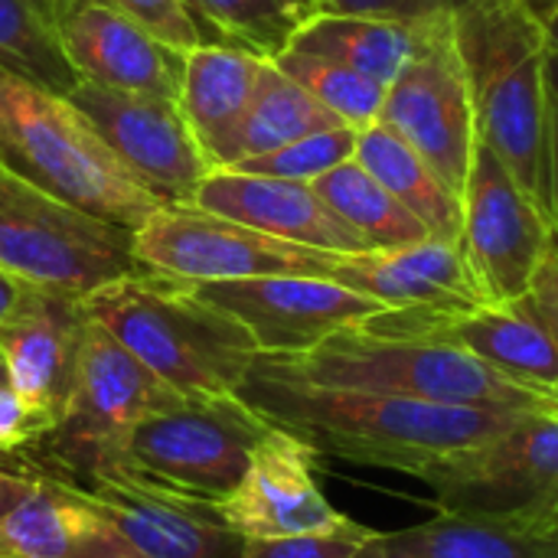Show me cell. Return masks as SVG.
<instances>
[{"instance_id": "3957f363", "label": "cell", "mask_w": 558, "mask_h": 558, "mask_svg": "<svg viewBox=\"0 0 558 558\" xmlns=\"http://www.w3.org/2000/svg\"><path fill=\"white\" fill-rule=\"evenodd\" d=\"M82 304L183 399L239 396L258 360L252 333L190 281L141 271L92 291Z\"/></svg>"}, {"instance_id": "d590c367", "label": "cell", "mask_w": 558, "mask_h": 558, "mask_svg": "<svg viewBox=\"0 0 558 558\" xmlns=\"http://www.w3.org/2000/svg\"><path fill=\"white\" fill-rule=\"evenodd\" d=\"M56 425L29 409L10 386H0V451H16L36 438H49Z\"/></svg>"}, {"instance_id": "60d3db41", "label": "cell", "mask_w": 558, "mask_h": 558, "mask_svg": "<svg viewBox=\"0 0 558 558\" xmlns=\"http://www.w3.org/2000/svg\"><path fill=\"white\" fill-rule=\"evenodd\" d=\"M546 85H549L553 108L558 111V52L553 46H549V56H546Z\"/></svg>"}, {"instance_id": "8fae6325", "label": "cell", "mask_w": 558, "mask_h": 558, "mask_svg": "<svg viewBox=\"0 0 558 558\" xmlns=\"http://www.w3.org/2000/svg\"><path fill=\"white\" fill-rule=\"evenodd\" d=\"M379 124L409 141L461 196L477 147V118L451 16L425 23L405 69L389 82Z\"/></svg>"}, {"instance_id": "6da1fadb", "label": "cell", "mask_w": 558, "mask_h": 558, "mask_svg": "<svg viewBox=\"0 0 558 558\" xmlns=\"http://www.w3.org/2000/svg\"><path fill=\"white\" fill-rule=\"evenodd\" d=\"M239 396L268 425L301 438L317 454L412 477L523 415L324 386L281 369L265 353H258Z\"/></svg>"}, {"instance_id": "f35d334b", "label": "cell", "mask_w": 558, "mask_h": 558, "mask_svg": "<svg viewBox=\"0 0 558 558\" xmlns=\"http://www.w3.org/2000/svg\"><path fill=\"white\" fill-rule=\"evenodd\" d=\"M20 294H23V281H16L13 275H7V271L0 268V324L10 317V311L16 307Z\"/></svg>"}, {"instance_id": "4316f807", "label": "cell", "mask_w": 558, "mask_h": 558, "mask_svg": "<svg viewBox=\"0 0 558 558\" xmlns=\"http://www.w3.org/2000/svg\"><path fill=\"white\" fill-rule=\"evenodd\" d=\"M314 190L324 196V203L353 229L360 232L373 248H402L428 239L432 232L425 222L409 213L363 163L353 157L314 180Z\"/></svg>"}, {"instance_id": "4fadbf2b", "label": "cell", "mask_w": 558, "mask_h": 558, "mask_svg": "<svg viewBox=\"0 0 558 558\" xmlns=\"http://www.w3.org/2000/svg\"><path fill=\"white\" fill-rule=\"evenodd\" d=\"M69 101L147 190L163 203H193L213 163L173 98L78 78L69 88Z\"/></svg>"}, {"instance_id": "603a6c76", "label": "cell", "mask_w": 558, "mask_h": 558, "mask_svg": "<svg viewBox=\"0 0 558 558\" xmlns=\"http://www.w3.org/2000/svg\"><path fill=\"white\" fill-rule=\"evenodd\" d=\"M0 558H137V553L85 490L36 481L33 494L0 520Z\"/></svg>"}, {"instance_id": "44dd1931", "label": "cell", "mask_w": 558, "mask_h": 558, "mask_svg": "<svg viewBox=\"0 0 558 558\" xmlns=\"http://www.w3.org/2000/svg\"><path fill=\"white\" fill-rule=\"evenodd\" d=\"M330 278L350 291H360L383 307H435L458 311L484 304L461 242L422 239L402 248H376L363 255H343Z\"/></svg>"}, {"instance_id": "1f68e13d", "label": "cell", "mask_w": 558, "mask_h": 558, "mask_svg": "<svg viewBox=\"0 0 558 558\" xmlns=\"http://www.w3.org/2000/svg\"><path fill=\"white\" fill-rule=\"evenodd\" d=\"M222 36L262 52L275 56L288 46L298 20L278 0H190Z\"/></svg>"}, {"instance_id": "f6af8a7d", "label": "cell", "mask_w": 558, "mask_h": 558, "mask_svg": "<svg viewBox=\"0 0 558 558\" xmlns=\"http://www.w3.org/2000/svg\"><path fill=\"white\" fill-rule=\"evenodd\" d=\"M0 386H10V369H7V360L0 353Z\"/></svg>"}, {"instance_id": "7402d4cb", "label": "cell", "mask_w": 558, "mask_h": 558, "mask_svg": "<svg viewBox=\"0 0 558 558\" xmlns=\"http://www.w3.org/2000/svg\"><path fill=\"white\" fill-rule=\"evenodd\" d=\"M265 59L242 43H203L183 56L177 105L213 170L239 160V134Z\"/></svg>"}, {"instance_id": "ac0fdd59", "label": "cell", "mask_w": 558, "mask_h": 558, "mask_svg": "<svg viewBox=\"0 0 558 558\" xmlns=\"http://www.w3.org/2000/svg\"><path fill=\"white\" fill-rule=\"evenodd\" d=\"M56 29L78 78L177 101L186 52H177L121 10L101 0H59Z\"/></svg>"}, {"instance_id": "5b68a950", "label": "cell", "mask_w": 558, "mask_h": 558, "mask_svg": "<svg viewBox=\"0 0 558 558\" xmlns=\"http://www.w3.org/2000/svg\"><path fill=\"white\" fill-rule=\"evenodd\" d=\"M265 356L281 369L324 386L369 389L418 402L494 412H558V402L507 379L504 373L454 343L373 333L360 324L327 337L307 353Z\"/></svg>"}, {"instance_id": "8992f818", "label": "cell", "mask_w": 558, "mask_h": 558, "mask_svg": "<svg viewBox=\"0 0 558 558\" xmlns=\"http://www.w3.org/2000/svg\"><path fill=\"white\" fill-rule=\"evenodd\" d=\"M0 268L29 288L78 301L147 271L134 252V229L78 209L7 167H0Z\"/></svg>"}, {"instance_id": "7a4b0ae2", "label": "cell", "mask_w": 558, "mask_h": 558, "mask_svg": "<svg viewBox=\"0 0 558 558\" xmlns=\"http://www.w3.org/2000/svg\"><path fill=\"white\" fill-rule=\"evenodd\" d=\"M451 29L468 72L477 141H484L536 206L553 216L546 23L520 0H464L451 16Z\"/></svg>"}, {"instance_id": "d6986e66", "label": "cell", "mask_w": 558, "mask_h": 558, "mask_svg": "<svg viewBox=\"0 0 558 558\" xmlns=\"http://www.w3.org/2000/svg\"><path fill=\"white\" fill-rule=\"evenodd\" d=\"M88 314L78 298L23 284L10 317L0 324V353L10 369V389L52 425H59Z\"/></svg>"}, {"instance_id": "f546056e", "label": "cell", "mask_w": 558, "mask_h": 558, "mask_svg": "<svg viewBox=\"0 0 558 558\" xmlns=\"http://www.w3.org/2000/svg\"><path fill=\"white\" fill-rule=\"evenodd\" d=\"M271 62L284 75H291L301 88H307L327 111H333L353 131H363L379 121L383 98H386L389 85H383L343 62H333V59H324V56H314V52H304L294 46H284L281 52H275Z\"/></svg>"}, {"instance_id": "52a82bcc", "label": "cell", "mask_w": 558, "mask_h": 558, "mask_svg": "<svg viewBox=\"0 0 558 558\" xmlns=\"http://www.w3.org/2000/svg\"><path fill=\"white\" fill-rule=\"evenodd\" d=\"M268 432L271 425L242 396L177 399L147 415L105 468H121L177 494L219 504L235 490L255 445Z\"/></svg>"}, {"instance_id": "9c48e42d", "label": "cell", "mask_w": 558, "mask_h": 558, "mask_svg": "<svg viewBox=\"0 0 558 558\" xmlns=\"http://www.w3.org/2000/svg\"><path fill=\"white\" fill-rule=\"evenodd\" d=\"M134 252L147 271L190 281H242L265 275H317L330 278L343 255L294 245L252 226L226 219L196 203L160 206L134 229Z\"/></svg>"}, {"instance_id": "ee69618b", "label": "cell", "mask_w": 558, "mask_h": 558, "mask_svg": "<svg viewBox=\"0 0 558 558\" xmlns=\"http://www.w3.org/2000/svg\"><path fill=\"white\" fill-rule=\"evenodd\" d=\"M546 36H549V46L558 52V13L546 23Z\"/></svg>"}, {"instance_id": "7c38bea8", "label": "cell", "mask_w": 558, "mask_h": 558, "mask_svg": "<svg viewBox=\"0 0 558 558\" xmlns=\"http://www.w3.org/2000/svg\"><path fill=\"white\" fill-rule=\"evenodd\" d=\"M461 206V248L481 298L487 304H517L553 248L549 216L484 141L474 147Z\"/></svg>"}, {"instance_id": "5bb4252c", "label": "cell", "mask_w": 558, "mask_h": 558, "mask_svg": "<svg viewBox=\"0 0 558 558\" xmlns=\"http://www.w3.org/2000/svg\"><path fill=\"white\" fill-rule=\"evenodd\" d=\"M199 298L235 317L258 353L298 356L327 337L386 311L379 301L317 275H265L242 281L193 284Z\"/></svg>"}, {"instance_id": "b9f144b4", "label": "cell", "mask_w": 558, "mask_h": 558, "mask_svg": "<svg viewBox=\"0 0 558 558\" xmlns=\"http://www.w3.org/2000/svg\"><path fill=\"white\" fill-rule=\"evenodd\" d=\"M536 20H543V23H549L553 16L558 13V0H520Z\"/></svg>"}, {"instance_id": "277c9868", "label": "cell", "mask_w": 558, "mask_h": 558, "mask_svg": "<svg viewBox=\"0 0 558 558\" xmlns=\"http://www.w3.org/2000/svg\"><path fill=\"white\" fill-rule=\"evenodd\" d=\"M0 167L124 229H141L170 206L114 157L69 95L7 69H0Z\"/></svg>"}, {"instance_id": "484cf974", "label": "cell", "mask_w": 558, "mask_h": 558, "mask_svg": "<svg viewBox=\"0 0 558 558\" xmlns=\"http://www.w3.org/2000/svg\"><path fill=\"white\" fill-rule=\"evenodd\" d=\"M435 23V20H432ZM425 23H402L386 16L314 13L288 39V46L343 62L383 85H389L412 59Z\"/></svg>"}, {"instance_id": "30bf717a", "label": "cell", "mask_w": 558, "mask_h": 558, "mask_svg": "<svg viewBox=\"0 0 558 558\" xmlns=\"http://www.w3.org/2000/svg\"><path fill=\"white\" fill-rule=\"evenodd\" d=\"M177 396L111 330L88 317L65 412L49 435L56 454L85 477L111 464L128 435Z\"/></svg>"}, {"instance_id": "d4e9b609", "label": "cell", "mask_w": 558, "mask_h": 558, "mask_svg": "<svg viewBox=\"0 0 558 558\" xmlns=\"http://www.w3.org/2000/svg\"><path fill=\"white\" fill-rule=\"evenodd\" d=\"M353 160L363 163L409 213H415L435 239L461 242V196L425 163V157L386 124L356 131Z\"/></svg>"}, {"instance_id": "f1b7e54d", "label": "cell", "mask_w": 558, "mask_h": 558, "mask_svg": "<svg viewBox=\"0 0 558 558\" xmlns=\"http://www.w3.org/2000/svg\"><path fill=\"white\" fill-rule=\"evenodd\" d=\"M0 69L59 95H69L78 82L62 49L56 13L43 0H0Z\"/></svg>"}, {"instance_id": "74e56055", "label": "cell", "mask_w": 558, "mask_h": 558, "mask_svg": "<svg viewBox=\"0 0 558 558\" xmlns=\"http://www.w3.org/2000/svg\"><path fill=\"white\" fill-rule=\"evenodd\" d=\"M36 487V477H23V474H10V471H0V520L16 510Z\"/></svg>"}, {"instance_id": "83f0119b", "label": "cell", "mask_w": 558, "mask_h": 558, "mask_svg": "<svg viewBox=\"0 0 558 558\" xmlns=\"http://www.w3.org/2000/svg\"><path fill=\"white\" fill-rule=\"evenodd\" d=\"M340 124L343 121L333 111H327L307 88H301L291 75H284L271 59H265L239 134V160L268 154L304 134L340 128Z\"/></svg>"}, {"instance_id": "9a60e30c", "label": "cell", "mask_w": 558, "mask_h": 558, "mask_svg": "<svg viewBox=\"0 0 558 558\" xmlns=\"http://www.w3.org/2000/svg\"><path fill=\"white\" fill-rule=\"evenodd\" d=\"M360 327L389 337H425L454 343L507 379L558 402V350L539 320L517 304H474L458 311L396 307L379 311Z\"/></svg>"}, {"instance_id": "e0dca14e", "label": "cell", "mask_w": 558, "mask_h": 558, "mask_svg": "<svg viewBox=\"0 0 558 558\" xmlns=\"http://www.w3.org/2000/svg\"><path fill=\"white\" fill-rule=\"evenodd\" d=\"M317 451L271 425L255 445L235 490L219 500L222 520L242 539L337 533L353 520L330 507L314 477Z\"/></svg>"}, {"instance_id": "cb8c5ba5", "label": "cell", "mask_w": 558, "mask_h": 558, "mask_svg": "<svg viewBox=\"0 0 558 558\" xmlns=\"http://www.w3.org/2000/svg\"><path fill=\"white\" fill-rule=\"evenodd\" d=\"M356 558H558V523L523 526L438 510L392 533H373Z\"/></svg>"}, {"instance_id": "ab89813d", "label": "cell", "mask_w": 558, "mask_h": 558, "mask_svg": "<svg viewBox=\"0 0 558 558\" xmlns=\"http://www.w3.org/2000/svg\"><path fill=\"white\" fill-rule=\"evenodd\" d=\"M553 248L558 252V111L553 108Z\"/></svg>"}, {"instance_id": "7bdbcfd3", "label": "cell", "mask_w": 558, "mask_h": 558, "mask_svg": "<svg viewBox=\"0 0 558 558\" xmlns=\"http://www.w3.org/2000/svg\"><path fill=\"white\" fill-rule=\"evenodd\" d=\"M294 20H298V26L307 20V16H314V0H278Z\"/></svg>"}, {"instance_id": "836d02e7", "label": "cell", "mask_w": 558, "mask_h": 558, "mask_svg": "<svg viewBox=\"0 0 558 558\" xmlns=\"http://www.w3.org/2000/svg\"><path fill=\"white\" fill-rule=\"evenodd\" d=\"M376 530L350 523L337 533L317 536H278V539H245L239 558H356L360 546Z\"/></svg>"}, {"instance_id": "4dcf8cb0", "label": "cell", "mask_w": 558, "mask_h": 558, "mask_svg": "<svg viewBox=\"0 0 558 558\" xmlns=\"http://www.w3.org/2000/svg\"><path fill=\"white\" fill-rule=\"evenodd\" d=\"M356 150V131L350 124L327 128L304 134L284 147H275L258 157H245L232 163V170L242 173H262V177H278V180H298V183H314L343 160H350Z\"/></svg>"}, {"instance_id": "e575fe53", "label": "cell", "mask_w": 558, "mask_h": 558, "mask_svg": "<svg viewBox=\"0 0 558 558\" xmlns=\"http://www.w3.org/2000/svg\"><path fill=\"white\" fill-rule=\"evenodd\" d=\"M464 0H314V13H350V16H386L402 23H432L454 16Z\"/></svg>"}, {"instance_id": "bcb514c9", "label": "cell", "mask_w": 558, "mask_h": 558, "mask_svg": "<svg viewBox=\"0 0 558 558\" xmlns=\"http://www.w3.org/2000/svg\"><path fill=\"white\" fill-rule=\"evenodd\" d=\"M43 3H46V7H49L52 13H56V7H59V0H43Z\"/></svg>"}, {"instance_id": "ba28073f", "label": "cell", "mask_w": 558, "mask_h": 558, "mask_svg": "<svg viewBox=\"0 0 558 558\" xmlns=\"http://www.w3.org/2000/svg\"><path fill=\"white\" fill-rule=\"evenodd\" d=\"M418 481L438 510L497 523H558V412H523L490 438L451 451Z\"/></svg>"}, {"instance_id": "d6a6232c", "label": "cell", "mask_w": 558, "mask_h": 558, "mask_svg": "<svg viewBox=\"0 0 558 558\" xmlns=\"http://www.w3.org/2000/svg\"><path fill=\"white\" fill-rule=\"evenodd\" d=\"M144 29H150L157 39L173 46L177 52H190L203 43H235L222 36L190 0H101Z\"/></svg>"}, {"instance_id": "2e32d148", "label": "cell", "mask_w": 558, "mask_h": 558, "mask_svg": "<svg viewBox=\"0 0 558 558\" xmlns=\"http://www.w3.org/2000/svg\"><path fill=\"white\" fill-rule=\"evenodd\" d=\"M85 490L118 526L137 558H239L245 539L222 520L219 504L177 494L121 468L88 474Z\"/></svg>"}, {"instance_id": "8d00e7d4", "label": "cell", "mask_w": 558, "mask_h": 558, "mask_svg": "<svg viewBox=\"0 0 558 558\" xmlns=\"http://www.w3.org/2000/svg\"><path fill=\"white\" fill-rule=\"evenodd\" d=\"M520 304L539 320V327L549 333V340L556 343L558 350V252L549 248L543 265L536 268L530 291L520 298Z\"/></svg>"}, {"instance_id": "ffe728a7", "label": "cell", "mask_w": 558, "mask_h": 558, "mask_svg": "<svg viewBox=\"0 0 558 558\" xmlns=\"http://www.w3.org/2000/svg\"><path fill=\"white\" fill-rule=\"evenodd\" d=\"M193 203L226 219H235L242 226H252L265 235L294 242V245H307V248H320L333 255L376 252L360 232H353L324 203L314 183L216 167L199 183Z\"/></svg>"}]
</instances>
